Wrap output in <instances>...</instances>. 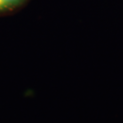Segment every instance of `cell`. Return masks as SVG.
Returning <instances> with one entry per match:
<instances>
[{
  "label": "cell",
  "mask_w": 123,
  "mask_h": 123,
  "mask_svg": "<svg viewBox=\"0 0 123 123\" xmlns=\"http://www.w3.org/2000/svg\"><path fill=\"white\" fill-rule=\"evenodd\" d=\"M4 1L6 3L7 6L10 9V11H13V10L17 9L18 7L22 6L27 0H4Z\"/></svg>",
  "instance_id": "6da1fadb"
}]
</instances>
